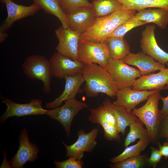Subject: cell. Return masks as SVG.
Wrapping results in <instances>:
<instances>
[{
	"label": "cell",
	"mask_w": 168,
	"mask_h": 168,
	"mask_svg": "<svg viewBox=\"0 0 168 168\" xmlns=\"http://www.w3.org/2000/svg\"><path fill=\"white\" fill-rule=\"evenodd\" d=\"M82 73L85 82V92L88 97L100 93L114 98L118 89L110 74L103 67L96 63L85 64Z\"/></svg>",
	"instance_id": "obj_1"
},
{
	"label": "cell",
	"mask_w": 168,
	"mask_h": 168,
	"mask_svg": "<svg viewBox=\"0 0 168 168\" xmlns=\"http://www.w3.org/2000/svg\"><path fill=\"white\" fill-rule=\"evenodd\" d=\"M136 11L120 9L107 16L97 17L93 26L80 35L79 43L85 41H105L118 26L134 16Z\"/></svg>",
	"instance_id": "obj_2"
},
{
	"label": "cell",
	"mask_w": 168,
	"mask_h": 168,
	"mask_svg": "<svg viewBox=\"0 0 168 168\" xmlns=\"http://www.w3.org/2000/svg\"><path fill=\"white\" fill-rule=\"evenodd\" d=\"M159 91H157L151 95L144 105L131 111L145 125L151 142H154L158 137L161 122L158 109L159 101L161 96Z\"/></svg>",
	"instance_id": "obj_3"
},
{
	"label": "cell",
	"mask_w": 168,
	"mask_h": 168,
	"mask_svg": "<svg viewBox=\"0 0 168 168\" xmlns=\"http://www.w3.org/2000/svg\"><path fill=\"white\" fill-rule=\"evenodd\" d=\"M22 68L25 74L32 80H39L43 83V91L51 92V78L53 76L49 60L39 55L28 56L24 61Z\"/></svg>",
	"instance_id": "obj_4"
},
{
	"label": "cell",
	"mask_w": 168,
	"mask_h": 168,
	"mask_svg": "<svg viewBox=\"0 0 168 168\" xmlns=\"http://www.w3.org/2000/svg\"><path fill=\"white\" fill-rule=\"evenodd\" d=\"M110 56L106 41L79 43L78 60L85 64L96 63L106 68Z\"/></svg>",
	"instance_id": "obj_5"
},
{
	"label": "cell",
	"mask_w": 168,
	"mask_h": 168,
	"mask_svg": "<svg viewBox=\"0 0 168 168\" xmlns=\"http://www.w3.org/2000/svg\"><path fill=\"white\" fill-rule=\"evenodd\" d=\"M119 90L133 86L137 78L142 76L139 70L131 67L122 59L110 58L105 68Z\"/></svg>",
	"instance_id": "obj_6"
},
{
	"label": "cell",
	"mask_w": 168,
	"mask_h": 168,
	"mask_svg": "<svg viewBox=\"0 0 168 168\" xmlns=\"http://www.w3.org/2000/svg\"><path fill=\"white\" fill-rule=\"evenodd\" d=\"M88 107L86 103L73 98L65 101L62 106L48 110L46 114L60 123L64 128L67 137H68L74 117L81 110Z\"/></svg>",
	"instance_id": "obj_7"
},
{
	"label": "cell",
	"mask_w": 168,
	"mask_h": 168,
	"mask_svg": "<svg viewBox=\"0 0 168 168\" xmlns=\"http://www.w3.org/2000/svg\"><path fill=\"white\" fill-rule=\"evenodd\" d=\"M2 102L6 105L7 109L0 117L1 123H4L10 117L43 115L46 114L48 110L42 108V101L39 99H33L26 104L17 103L7 98H4Z\"/></svg>",
	"instance_id": "obj_8"
},
{
	"label": "cell",
	"mask_w": 168,
	"mask_h": 168,
	"mask_svg": "<svg viewBox=\"0 0 168 168\" xmlns=\"http://www.w3.org/2000/svg\"><path fill=\"white\" fill-rule=\"evenodd\" d=\"M49 60L53 76L60 79L82 73L85 65L58 52L53 54Z\"/></svg>",
	"instance_id": "obj_9"
},
{
	"label": "cell",
	"mask_w": 168,
	"mask_h": 168,
	"mask_svg": "<svg viewBox=\"0 0 168 168\" xmlns=\"http://www.w3.org/2000/svg\"><path fill=\"white\" fill-rule=\"evenodd\" d=\"M99 131V129L95 127L87 133L81 129L78 131V138L74 143L68 145L62 142L66 148L67 156H72L81 160L84 156L85 152H91L97 144L96 139Z\"/></svg>",
	"instance_id": "obj_10"
},
{
	"label": "cell",
	"mask_w": 168,
	"mask_h": 168,
	"mask_svg": "<svg viewBox=\"0 0 168 168\" xmlns=\"http://www.w3.org/2000/svg\"><path fill=\"white\" fill-rule=\"evenodd\" d=\"M19 141V148L9 162L12 168H22L27 162H33L38 158L39 148L36 145L30 142L26 129L21 130Z\"/></svg>",
	"instance_id": "obj_11"
},
{
	"label": "cell",
	"mask_w": 168,
	"mask_h": 168,
	"mask_svg": "<svg viewBox=\"0 0 168 168\" xmlns=\"http://www.w3.org/2000/svg\"><path fill=\"white\" fill-rule=\"evenodd\" d=\"M58 41L57 52L75 60H78V49L80 35L62 25L55 30Z\"/></svg>",
	"instance_id": "obj_12"
},
{
	"label": "cell",
	"mask_w": 168,
	"mask_h": 168,
	"mask_svg": "<svg viewBox=\"0 0 168 168\" xmlns=\"http://www.w3.org/2000/svg\"><path fill=\"white\" fill-rule=\"evenodd\" d=\"M154 25L147 26L142 31L140 46L142 51L164 65L168 62V53L158 45L156 39Z\"/></svg>",
	"instance_id": "obj_13"
},
{
	"label": "cell",
	"mask_w": 168,
	"mask_h": 168,
	"mask_svg": "<svg viewBox=\"0 0 168 168\" xmlns=\"http://www.w3.org/2000/svg\"><path fill=\"white\" fill-rule=\"evenodd\" d=\"M5 5L7 16L0 27V31H5L16 21L28 16L34 15L40 9V7L34 3L29 6L16 4L12 0H1Z\"/></svg>",
	"instance_id": "obj_14"
},
{
	"label": "cell",
	"mask_w": 168,
	"mask_h": 168,
	"mask_svg": "<svg viewBox=\"0 0 168 168\" xmlns=\"http://www.w3.org/2000/svg\"><path fill=\"white\" fill-rule=\"evenodd\" d=\"M66 15L68 28L80 35L93 26L97 18L91 8L86 7Z\"/></svg>",
	"instance_id": "obj_15"
},
{
	"label": "cell",
	"mask_w": 168,
	"mask_h": 168,
	"mask_svg": "<svg viewBox=\"0 0 168 168\" xmlns=\"http://www.w3.org/2000/svg\"><path fill=\"white\" fill-rule=\"evenodd\" d=\"M132 87L137 90H168V68L162 69L156 73L142 75L136 80Z\"/></svg>",
	"instance_id": "obj_16"
},
{
	"label": "cell",
	"mask_w": 168,
	"mask_h": 168,
	"mask_svg": "<svg viewBox=\"0 0 168 168\" xmlns=\"http://www.w3.org/2000/svg\"><path fill=\"white\" fill-rule=\"evenodd\" d=\"M157 91L137 90L131 87L119 90L116 94V100L113 103L131 111L137 105L147 100L149 96Z\"/></svg>",
	"instance_id": "obj_17"
},
{
	"label": "cell",
	"mask_w": 168,
	"mask_h": 168,
	"mask_svg": "<svg viewBox=\"0 0 168 168\" xmlns=\"http://www.w3.org/2000/svg\"><path fill=\"white\" fill-rule=\"evenodd\" d=\"M122 60L127 64L137 67L142 76L149 74L166 68L164 65L142 51L136 54L130 52Z\"/></svg>",
	"instance_id": "obj_18"
},
{
	"label": "cell",
	"mask_w": 168,
	"mask_h": 168,
	"mask_svg": "<svg viewBox=\"0 0 168 168\" xmlns=\"http://www.w3.org/2000/svg\"><path fill=\"white\" fill-rule=\"evenodd\" d=\"M65 83L63 91L61 94L53 101L46 104V108L51 109L61 106L65 101L75 98L85 80L82 73L72 76H67L64 78Z\"/></svg>",
	"instance_id": "obj_19"
},
{
	"label": "cell",
	"mask_w": 168,
	"mask_h": 168,
	"mask_svg": "<svg viewBox=\"0 0 168 168\" xmlns=\"http://www.w3.org/2000/svg\"><path fill=\"white\" fill-rule=\"evenodd\" d=\"M134 16L140 21L147 23H154L162 29H165L168 25V12L162 8H145L138 11Z\"/></svg>",
	"instance_id": "obj_20"
},
{
	"label": "cell",
	"mask_w": 168,
	"mask_h": 168,
	"mask_svg": "<svg viewBox=\"0 0 168 168\" xmlns=\"http://www.w3.org/2000/svg\"><path fill=\"white\" fill-rule=\"evenodd\" d=\"M103 105L106 106L114 116L117 122V129L119 133L124 134L126 128L129 126L132 121L137 117L132 111L124 107L114 105L106 98L103 102Z\"/></svg>",
	"instance_id": "obj_21"
},
{
	"label": "cell",
	"mask_w": 168,
	"mask_h": 168,
	"mask_svg": "<svg viewBox=\"0 0 168 168\" xmlns=\"http://www.w3.org/2000/svg\"><path fill=\"white\" fill-rule=\"evenodd\" d=\"M90 115L88 120L93 123L100 125L103 128L105 137L109 141L120 142L119 133L116 128L107 121L103 116L99 106L94 109H90Z\"/></svg>",
	"instance_id": "obj_22"
},
{
	"label": "cell",
	"mask_w": 168,
	"mask_h": 168,
	"mask_svg": "<svg viewBox=\"0 0 168 168\" xmlns=\"http://www.w3.org/2000/svg\"><path fill=\"white\" fill-rule=\"evenodd\" d=\"M122 5V9L139 11L148 8H161L168 12V0H116Z\"/></svg>",
	"instance_id": "obj_23"
},
{
	"label": "cell",
	"mask_w": 168,
	"mask_h": 168,
	"mask_svg": "<svg viewBox=\"0 0 168 168\" xmlns=\"http://www.w3.org/2000/svg\"><path fill=\"white\" fill-rule=\"evenodd\" d=\"M105 41L112 59H123L130 52L129 45L124 37H110Z\"/></svg>",
	"instance_id": "obj_24"
},
{
	"label": "cell",
	"mask_w": 168,
	"mask_h": 168,
	"mask_svg": "<svg viewBox=\"0 0 168 168\" xmlns=\"http://www.w3.org/2000/svg\"><path fill=\"white\" fill-rule=\"evenodd\" d=\"M33 0L34 2L39 5L45 13L57 17L64 28H68L66 14L62 9L58 0Z\"/></svg>",
	"instance_id": "obj_25"
},
{
	"label": "cell",
	"mask_w": 168,
	"mask_h": 168,
	"mask_svg": "<svg viewBox=\"0 0 168 168\" xmlns=\"http://www.w3.org/2000/svg\"><path fill=\"white\" fill-rule=\"evenodd\" d=\"M151 142L149 137L140 139L135 144L127 146L124 151L118 156L113 157L110 161L113 163L122 161L128 158L140 155Z\"/></svg>",
	"instance_id": "obj_26"
},
{
	"label": "cell",
	"mask_w": 168,
	"mask_h": 168,
	"mask_svg": "<svg viewBox=\"0 0 168 168\" xmlns=\"http://www.w3.org/2000/svg\"><path fill=\"white\" fill-rule=\"evenodd\" d=\"M91 9L97 17L107 16L119 9L122 5L116 0H93Z\"/></svg>",
	"instance_id": "obj_27"
},
{
	"label": "cell",
	"mask_w": 168,
	"mask_h": 168,
	"mask_svg": "<svg viewBox=\"0 0 168 168\" xmlns=\"http://www.w3.org/2000/svg\"><path fill=\"white\" fill-rule=\"evenodd\" d=\"M143 124L138 118L132 121L129 126V131L124 140V144L125 147L137 139L149 137L147 129L144 128Z\"/></svg>",
	"instance_id": "obj_28"
},
{
	"label": "cell",
	"mask_w": 168,
	"mask_h": 168,
	"mask_svg": "<svg viewBox=\"0 0 168 168\" xmlns=\"http://www.w3.org/2000/svg\"><path fill=\"white\" fill-rule=\"evenodd\" d=\"M134 15L118 26L109 37H124L125 34L131 29L147 23L138 20Z\"/></svg>",
	"instance_id": "obj_29"
},
{
	"label": "cell",
	"mask_w": 168,
	"mask_h": 168,
	"mask_svg": "<svg viewBox=\"0 0 168 168\" xmlns=\"http://www.w3.org/2000/svg\"><path fill=\"white\" fill-rule=\"evenodd\" d=\"M66 14L72 13L82 7H92V4L88 0H58Z\"/></svg>",
	"instance_id": "obj_30"
},
{
	"label": "cell",
	"mask_w": 168,
	"mask_h": 168,
	"mask_svg": "<svg viewBox=\"0 0 168 168\" xmlns=\"http://www.w3.org/2000/svg\"><path fill=\"white\" fill-rule=\"evenodd\" d=\"M147 159L144 155H139L127 159L120 162L111 165L113 168H140L147 162Z\"/></svg>",
	"instance_id": "obj_31"
},
{
	"label": "cell",
	"mask_w": 168,
	"mask_h": 168,
	"mask_svg": "<svg viewBox=\"0 0 168 168\" xmlns=\"http://www.w3.org/2000/svg\"><path fill=\"white\" fill-rule=\"evenodd\" d=\"M54 163L57 168H82L83 165L81 160L72 156H70L68 159L62 161L55 160Z\"/></svg>",
	"instance_id": "obj_32"
},
{
	"label": "cell",
	"mask_w": 168,
	"mask_h": 168,
	"mask_svg": "<svg viewBox=\"0 0 168 168\" xmlns=\"http://www.w3.org/2000/svg\"><path fill=\"white\" fill-rule=\"evenodd\" d=\"M151 154L150 158L147 159V162L155 168L160 161L162 156L159 150L153 147H151Z\"/></svg>",
	"instance_id": "obj_33"
},
{
	"label": "cell",
	"mask_w": 168,
	"mask_h": 168,
	"mask_svg": "<svg viewBox=\"0 0 168 168\" xmlns=\"http://www.w3.org/2000/svg\"><path fill=\"white\" fill-rule=\"evenodd\" d=\"M160 99L163 103V106L160 110V118L161 121L166 117L168 116V96L166 97L161 96Z\"/></svg>",
	"instance_id": "obj_34"
},
{
	"label": "cell",
	"mask_w": 168,
	"mask_h": 168,
	"mask_svg": "<svg viewBox=\"0 0 168 168\" xmlns=\"http://www.w3.org/2000/svg\"><path fill=\"white\" fill-rule=\"evenodd\" d=\"M160 132V136L162 138H168V116L163 120Z\"/></svg>",
	"instance_id": "obj_35"
},
{
	"label": "cell",
	"mask_w": 168,
	"mask_h": 168,
	"mask_svg": "<svg viewBox=\"0 0 168 168\" xmlns=\"http://www.w3.org/2000/svg\"><path fill=\"white\" fill-rule=\"evenodd\" d=\"M158 146L159 150L161 155L166 158H168V142H165L162 145L158 142Z\"/></svg>",
	"instance_id": "obj_36"
},
{
	"label": "cell",
	"mask_w": 168,
	"mask_h": 168,
	"mask_svg": "<svg viewBox=\"0 0 168 168\" xmlns=\"http://www.w3.org/2000/svg\"><path fill=\"white\" fill-rule=\"evenodd\" d=\"M8 35L5 31H0V42L2 43L6 40L8 37Z\"/></svg>",
	"instance_id": "obj_37"
},
{
	"label": "cell",
	"mask_w": 168,
	"mask_h": 168,
	"mask_svg": "<svg viewBox=\"0 0 168 168\" xmlns=\"http://www.w3.org/2000/svg\"><path fill=\"white\" fill-rule=\"evenodd\" d=\"M165 64L167 66V68H168V62L167 63H166Z\"/></svg>",
	"instance_id": "obj_38"
},
{
	"label": "cell",
	"mask_w": 168,
	"mask_h": 168,
	"mask_svg": "<svg viewBox=\"0 0 168 168\" xmlns=\"http://www.w3.org/2000/svg\"><path fill=\"white\" fill-rule=\"evenodd\" d=\"M167 166H168V162L167 163Z\"/></svg>",
	"instance_id": "obj_39"
},
{
	"label": "cell",
	"mask_w": 168,
	"mask_h": 168,
	"mask_svg": "<svg viewBox=\"0 0 168 168\" xmlns=\"http://www.w3.org/2000/svg\"><path fill=\"white\" fill-rule=\"evenodd\" d=\"M167 140H168V138L167 139Z\"/></svg>",
	"instance_id": "obj_40"
},
{
	"label": "cell",
	"mask_w": 168,
	"mask_h": 168,
	"mask_svg": "<svg viewBox=\"0 0 168 168\" xmlns=\"http://www.w3.org/2000/svg\"></svg>",
	"instance_id": "obj_41"
}]
</instances>
